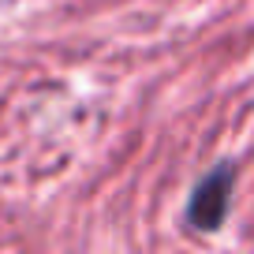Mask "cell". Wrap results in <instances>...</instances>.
Listing matches in <instances>:
<instances>
[{
    "mask_svg": "<svg viewBox=\"0 0 254 254\" xmlns=\"http://www.w3.org/2000/svg\"><path fill=\"white\" fill-rule=\"evenodd\" d=\"M228 172H213L206 176V180L198 183V190H194V198H190V221L198 224V228H217V221H221L224 206H228Z\"/></svg>",
    "mask_w": 254,
    "mask_h": 254,
    "instance_id": "6da1fadb",
    "label": "cell"
}]
</instances>
